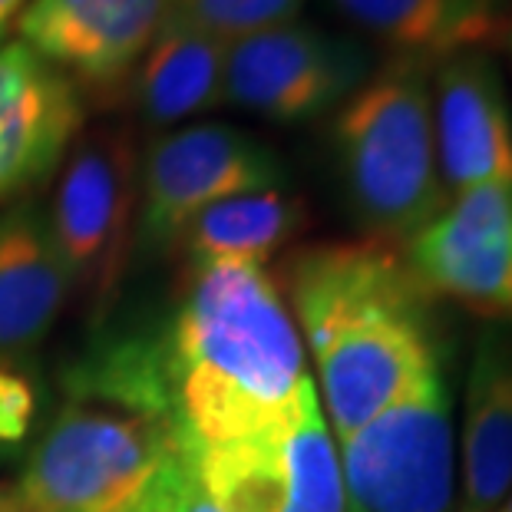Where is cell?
<instances>
[{
    "instance_id": "4fadbf2b",
    "label": "cell",
    "mask_w": 512,
    "mask_h": 512,
    "mask_svg": "<svg viewBox=\"0 0 512 512\" xmlns=\"http://www.w3.org/2000/svg\"><path fill=\"white\" fill-rule=\"evenodd\" d=\"M70 298L47 215L37 202L0 212V354L40 344Z\"/></svg>"
},
{
    "instance_id": "e0dca14e",
    "label": "cell",
    "mask_w": 512,
    "mask_h": 512,
    "mask_svg": "<svg viewBox=\"0 0 512 512\" xmlns=\"http://www.w3.org/2000/svg\"><path fill=\"white\" fill-rule=\"evenodd\" d=\"M304 225H308V209L298 195L285 189L232 195L202 209L185 225L176 255L185 258V265H212V261L265 265V258L294 242Z\"/></svg>"
},
{
    "instance_id": "30bf717a",
    "label": "cell",
    "mask_w": 512,
    "mask_h": 512,
    "mask_svg": "<svg viewBox=\"0 0 512 512\" xmlns=\"http://www.w3.org/2000/svg\"><path fill=\"white\" fill-rule=\"evenodd\" d=\"M166 0H30L17 34L30 50L90 90H116L139 67Z\"/></svg>"
},
{
    "instance_id": "277c9868",
    "label": "cell",
    "mask_w": 512,
    "mask_h": 512,
    "mask_svg": "<svg viewBox=\"0 0 512 512\" xmlns=\"http://www.w3.org/2000/svg\"><path fill=\"white\" fill-rule=\"evenodd\" d=\"M179 450L166 420L70 394L30 450L14 493L24 512H123Z\"/></svg>"
},
{
    "instance_id": "9c48e42d",
    "label": "cell",
    "mask_w": 512,
    "mask_h": 512,
    "mask_svg": "<svg viewBox=\"0 0 512 512\" xmlns=\"http://www.w3.org/2000/svg\"><path fill=\"white\" fill-rule=\"evenodd\" d=\"M403 255L433 298L512 321V185H476L450 195Z\"/></svg>"
},
{
    "instance_id": "5bb4252c",
    "label": "cell",
    "mask_w": 512,
    "mask_h": 512,
    "mask_svg": "<svg viewBox=\"0 0 512 512\" xmlns=\"http://www.w3.org/2000/svg\"><path fill=\"white\" fill-rule=\"evenodd\" d=\"M463 407L460 512H496L512 493V337H479Z\"/></svg>"
},
{
    "instance_id": "7402d4cb",
    "label": "cell",
    "mask_w": 512,
    "mask_h": 512,
    "mask_svg": "<svg viewBox=\"0 0 512 512\" xmlns=\"http://www.w3.org/2000/svg\"><path fill=\"white\" fill-rule=\"evenodd\" d=\"M37 413L34 384L20 370L0 364V446L20 443L27 437Z\"/></svg>"
},
{
    "instance_id": "603a6c76",
    "label": "cell",
    "mask_w": 512,
    "mask_h": 512,
    "mask_svg": "<svg viewBox=\"0 0 512 512\" xmlns=\"http://www.w3.org/2000/svg\"><path fill=\"white\" fill-rule=\"evenodd\" d=\"M30 0H0V40L10 30V24H17V17L24 14V7Z\"/></svg>"
},
{
    "instance_id": "7c38bea8",
    "label": "cell",
    "mask_w": 512,
    "mask_h": 512,
    "mask_svg": "<svg viewBox=\"0 0 512 512\" xmlns=\"http://www.w3.org/2000/svg\"><path fill=\"white\" fill-rule=\"evenodd\" d=\"M83 123L80 86L30 50L0 47V205L34 189L67 156Z\"/></svg>"
},
{
    "instance_id": "ffe728a7",
    "label": "cell",
    "mask_w": 512,
    "mask_h": 512,
    "mask_svg": "<svg viewBox=\"0 0 512 512\" xmlns=\"http://www.w3.org/2000/svg\"><path fill=\"white\" fill-rule=\"evenodd\" d=\"M304 0H166L162 24H182L222 43L298 20Z\"/></svg>"
},
{
    "instance_id": "ac0fdd59",
    "label": "cell",
    "mask_w": 512,
    "mask_h": 512,
    "mask_svg": "<svg viewBox=\"0 0 512 512\" xmlns=\"http://www.w3.org/2000/svg\"><path fill=\"white\" fill-rule=\"evenodd\" d=\"M281 440L202 446L185 453L219 512H281L288 489Z\"/></svg>"
},
{
    "instance_id": "7a4b0ae2",
    "label": "cell",
    "mask_w": 512,
    "mask_h": 512,
    "mask_svg": "<svg viewBox=\"0 0 512 512\" xmlns=\"http://www.w3.org/2000/svg\"><path fill=\"white\" fill-rule=\"evenodd\" d=\"M285 288L341 440L440 370L433 294L397 245L361 238L298 248Z\"/></svg>"
},
{
    "instance_id": "2e32d148",
    "label": "cell",
    "mask_w": 512,
    "mask_h": 512,
    "mask_svg": "<svg viewBox=\"0 0 512 512\" xmlns=\"http://www.w3.org/2000/svg\"><path fill=\"white\" fill-rule=\"evenodd\" d=\"M228 43L182 24H159L139 60L136 106L152 129L176 126L225 103Z\"/></svg>"
},
{
    "instance_id": "8fae6325",
    "label": "cell",
    "mask_w": 512,
    "mask_h": 512,
    "mask_svg": "<svg viewBox=\"0 0 512 512\" xmlns=\"http://www.w3.org/2000/svg\"><path fill=\"white\" fill-rule=\"evenodd\" d=\"M430 100L446 192L512 185V116L493 57L486 50H460L437 60Z\"/></svg>"
},
{
    "instance_id": "d6986e66",
    "label": "cell",
    "mask_w": 512,
    "mask_h": 512,
    "mask_svg": "<svg viewBox=\"0 0 512 512\" xmlns=\"http://www.w3.org/2000/svg\"><path fill=\"white\" fill-rule=\"evenodd\" d=\"M285 460V509L281 512H347L341 460H337L328 420L321 413L318 387L308 380L298 417L281 440Z\"/></svg>"
},
{
    "instance_id": "d4e9b609",
    "label": "cell",
    "mask_w": 512,
    "mask_h": 512,
    "mask_svg": "<svg viewBox=\"0 0 512 512\" xmlns=\"http://www.w3.org/2000/svg\"><path fill=\"white\" fill-rule=\"evenodd\" d=\"M496 512H512V493H509V496L503 499V506H499Z\"/></svg>"
},
{
    "instance_id": "8992f818",
    "label": "cell",
    "mask_w": 512,
    "mask_h": 512,
    "mask_svg": "<svg viewBox=\"0 0 512 512\" xmlns=\"http://www.w3.org/2000/svg\"><path fill=\"white\" fill-rule=\"evenodd\" d=\"M139 162L123 129H96L73 149L47 215L70 291L106 314L136 242Z\"/></svg>"
},
{
    "instance_id": "52a82bcc",
    "label": "cell",
    "mask_w": 512,
    "mask_h": 512,
    "mask_svg": "<svg viewBox=\"0 0 512 512\" xmlns=\"http://www.w3.org/2000/svg\"><path fill=\"white\" fill-rule=\"evenodd\" d=\"M285 182V162L252 133L225 123L185 126L146 152L136 245L146 255H176L185 225L202 209L232 195L281 189Z\"/></svg>"
},
{
    "instance_id": "ba28073f",
    "label": "cell",
    "mask_w": 512,
    "mask_h": 512,
    "mask_svg": "<svg viewBox=\"0 0 512 512\" xmlns=\"http://www.w3.org/2000/svg\"><path fill=\"white\" fill-rule=\"evenodd\" d=\"M367 76L364 43L291 20L228 43L225 103L291 126L351 100Z\"/></svg>"
},
{
    "instance_id": "3957f363",
    "label": "cell",
    "mask_w": 512,
    "mask_h": 512,
    "mask_svg": "<svg viewBox=\"0 0 512 512\" xmlns=\"http://www.w3.org/2000/svg\"><path fill=\"white\" fill-rule=\"evenodd\" d=\"M430 67V60L394 57L337 110L334 162L364 238L410 242L450 202L433 139Z\"/></svg>"
},
{
    "instance_id": "5b68a950",
    "label": "cell",
    "mask_w": 512,
    "mask_h": 512,
    "mask_svg": "<svg viewBox=\"0 0 512 512\" xmlns=\"http://www.w3.org/2000/svg\"><path fill=\"white\" fill-rule=\"evenodd\" d=\"M347 512H450L456 453L440 370L341 440Z\"/></svg>"
},
{
    "instance_id": "44dd1931",
    "label": "cell",
    "mask_w": 512,
    "mask_h": 512,
    "mask_svg": "<svg viewBox=\"0 0 512 512\" xmlns=\"http://www.w3.org/2000/svg\"><path fill=\"white\" fill-rule=\"evenodd\" d=\"M123 512H219V509L205 496L199 476L192 470L189 453L179 450L176 456H169L162 463V470L149 479L143 493Z\"/></svg>"
},
{
    "instance_id": "cb8c5ba5",
    "label": "cell",
    "mask_w": 512,
    "mask_h": 512,
    "mask_svg": "<svg viewBox=\"0 0 512 512\" xmlns=\"http://www.w3.org/2000/svg\"><path fill=\"white\" fill-rule=\"evenodd\" d=\"M0 512H24V509H20V503H17V493H14V489H4V486H0Z\"/></svg>"
},
{
    "instance_id": "6da1fadb",
    "label": "cell",
    "mask_w": 512,
    "mask_h": 512,
    "mask_svg": "<svg viewBox=\"0 0 512 512\" xmlns=\"http://www.w3.org/2000/svg\"><path fill=\"white\" fill-rule=\"evenodd\" d=\"M156 341L182 450L281 440L291 430L311 377L298 324L265 265H185L179 304Z\"/></svg>"
},
{
    "instance_id": "9a60e30c",
    "label": "cell",
    "mask_w": 512,
    "mask_h": 512,
    "mask_svg": "<svg viewBox=\"0 0 512 512\" xmlns=\"http://www.w3.org/2000/svg\"><path fill=\"white\" fill-rule=\"evenodd\" d=\"M334 7L397 57L430 63L460 50H489L506 34L503 0H334Z\"/></svg>"
}]
</instances>
